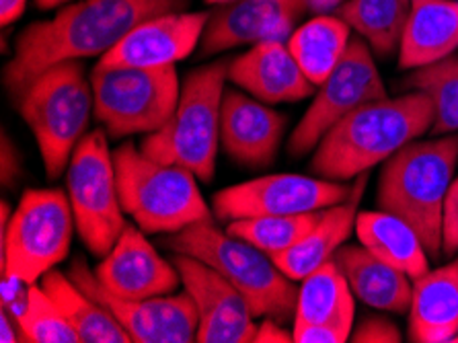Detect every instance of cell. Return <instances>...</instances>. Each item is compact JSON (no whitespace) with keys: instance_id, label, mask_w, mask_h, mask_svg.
<instances>
[{"instance_id":"cell-1","label":"cell","mask_w":458,"mask_h":343,"mask_svg":"<svg viewBox=\"0 0 458 343\" xmlns=\"http://www.w3.org/2000/svg\"><path fill=\"white\" fill-rule=\"evenodd\" d=\"M191 0H76L19 33L15 52L3 70L11 103L19 105L27 89L47 68L66 60L106 56L126 35L165 13L187 11Z\"/></svg>"},{"instance_id":"cell-2","label":"cell","mask_w":458,"mask_h":343,"mask_svg":"<svg viewBox=\"0 0 458 343\" xmlns=\"http://www.w3.org/2000/svg\"><path fill=\"white\" fill-rule=\"evenodd\" d=\"M432 122L434 103L420 90L360 105L321 138L310 173L331 181L356 179L428 134Z\"/></svg>"},{"instance_id":"cell-3","label":"cell","mask_w":458,"mask_h":343,"mask_svg":"<svg viewBox=\"0 0 458 343\" xmlns=\"http://www.w3.org/2000/svg\"><path fill=\"white\" fill-rule=\"evenodd\" d=\"M458 163V134L413 140L385 160L377 204L418 230L429 257L442 253L444 202Z\"/></svg>"},{"instance_id":"cell-4","label":"cell","mask_w":458,"mask_h":343,"mask_svg":"<svg viewBox=\"0 0 458 343\" xmlns=\"http://www.w3.org/2000/svg\"><path fill=\"white\" fill-rule=\"evenodd\" d=\"M163 244L173 253L191 255L218 270L242 294L255 319H274L282 325L294 321L298 300L294 279L263 251L220 230L214 219L165 236Z\"/></svg>"},{"instance_id":"cell-5","label":"cell","mask_w":458,"mask_h":343,"mask_svg":"<svg viewBox=\"0 0 458 343\" xmlns=\"http://www.w3.org/2000/svg\"><path fill=\"white\" fill-rule=\"evenodd\" d=\"M114 163L123 212L147 235H173L212 219L191 171L150 159L130 140L114 150Z\"/></svg>"},{"instance_id":"cell-6","label":"cell","mask_w":458,"mask_h":343,"mask_svg":"<svg viewBox=\"0 0 458 343\" xmlns=\"http://www.w3.org/2000/svg\"><path fill=\"white\" fill-rule=\"evenodd\" d=\"M228 62L193 68L185 76L175 114L161 130L142 136L140 150L166 165H179L199 181H212L220 149V111Z\"/></svg>"},{"instance_id":"cell-7","label":"cell","mask_w":458,"mask_h":343,"mask_svg":"<svg viewBox=\"0 0 458 343\" xmlns=\"http://www.w3.org/2000/svg\"><path fill=\"white\" fill-rule=\"evenodd\" d=\"M17 109L36 138L47 177H60L95 114L91 79L82 60L47 68L31 82Z\"/></svg>"},{"instance_id":"cell-8","label":"cell","mask_w":458,"mask_h":343,"mask_svg":"<svg viewBox=\"0 0 458 343\" xmlns=\"http://www.w3.org/2000/svg\"><path fill=\"white\" fill-rule=\"evenodd\" d=\"M76 230L68 193L62 189H30L21 195L6 228L0 230L3 276L38 284L64 262Z\"/></svg>"},{"instance_id":"cell-9","label":"cell","mask_w":458,"mask_h":343,"mask_svg":"<svg viewBox=\"0 0 458 343\" xmlns=\"http://www.w3.org/2000/svg\"><path fill=\"white\" fill-rule=\"evenodd\" d=\"M95 117L109 138L158 132L175 114L182 81L175 64L155 68H111L91 73Z\"/></svg>"},{"instance_id":"cell-10","label":"cell","mask_w":458,"mask_h":343,"mask_svg":"<svg viewBox=\"0 0 458 343\" xmlns=\"http://www.w3.org/2000/svg\"><path fill=\"white\" fill-rule=\"evenodd\" d=\"M107 138L103 128L87 132L66 169V193L72 206L76 233L91 255L99 259L114 249L128 227Z\"/></svg>"},{"instance_id":"cell-11","label":"cell","mask_w":458,"mask_h":343,"mask_svg":"<svg viewBox=\"0 0 458 343\" xmlns=\"http://www.w3.org/2000/svg\"><path fill=\"white\" fill-rule=\"evenodd\" d=\"M386 87L370 46L352 38L348 50L333 73L317 87L307 114L288 140V155L301 159L317 149L321 138L360 105L385 99Z\"/></svg>"},{"instance_id":"cell-12","label":"cell","mask_w":458,"mask_h":343,"mask_svg":"<svg viewBox=\"0 0 458 343\" xmlns=\"http://www.w3.org/2000/svg\"><path fill=\"white\" fill-rule=\"evenodd\" d=\"M352 187L312 173H276L220 189L212 198V212L222 222L318 212L348 200Z\"/></svg>"},{"instance_id":"cell-13","label":"cell","mask_w":458,"mask_h":343,"mask_svg":"<svg viewBox=\"0 0 458 343\" xmlns=\"http://www.w3.org/2000/svg\"><path fill=\"white\" fill-rule=\"evenodd\" d=\"M66 274L114 314L134 343H196L198 309L185 290L147 300L117 296L97 279L95 270L89 268L85 257H74Z\"/></svg>"},{"instance_id":"cell-14","label":"cell","mask_w":458,"mask_h":343,"mask_svg":"<svg viewBox=\"0 0 458 343\" xmlns=\"http://www.w3.org/2000/svg\"><path fill=\"white\" fill-rule=\"evenodd\" d=\"M173 265L182 276L183 290L198 309L196 343H251L255 341V314L242 294L228 279L199 259L173 253Z\"/></svg>"},{"instance_id":"cell-15","label":"cell","mask_w":458,"mask_h":343,"mask_svg":"<svg viewBox=\"0 0 458 343\" xmlns=\"http://www.w3.org/2000/svg\"><path fill=\"white\" fill-rule=\"evenodd\" d=\"M310 11V0H234L210 13L199 41V58L255 46L259 41H288L298 21Z\"/></svg>"},{"instance_id":"cell-16","label":"cell","mask_w":458,"mask_h":343,"mask_svg":"<svg viewBox=\"0 0 458 343\" xmlns=\"http://www.w3.org/2000/svg\"><path fill=\"white\" fill-rule=\"evenodd\" d=\"M210 13L175 11L142 21L115 47L101 56L99 64L111 68L171 66L196 52Z\"/></svg>"},{"instance_id":"cell-17","label":"cell","mask_w":458,"mask_h":343,"mask_svg":"<svg viewBox=\"0 0 458 343\" xmlns=\"http://www.w3.org/2000/svg\"><path fill=\"white\" fill-rule=\"evenodd\" d=\"M356 321V296L335 259L302 279L294 313V343H345Z\"/></svg>"},{"instance_id":"cell-18","label":"cell","mask_w":458,"mask_h":343,"mask_svg":"<svg viewBox=\"0 0 458 343\" xmlns=\"http://www.w3.org/2000/svg\"><path fill=\"white\" fill-rule=\"evenodd\" d=\"M147 233L128 224L114 249L95 265V276L109 292L131 300L166 296L182 286L173 262H166L147 241Z\"/></svg>"},{"instance_id":"cell-19","label":"cell","mask_w":458,"mask_h":343,"mask_svg":"<svg viewBox=\"0 0 458 343\" xmlns=\"http://www.w3.org/2000/svg\"><path fill=\"white\" fill-rule=\"evenodd\" d=\"M286 116L245 90L226 89L220 111V146L234 163L266 169L280 150Z\"/></svg>"},{"instance_id":"cell-20","label":"cell","mask_w":458,"mask_h":343,"mask_svg":"<svg viewBox=\"0 0 458 343\" xmlns=\"http://www.w3.org/2000/svg\"><path fill=\"white\" fill-rule=\"evenodd\" d=\"M228 81L263 103H296L317 87L302 73L286 41H259L228 62Z\"/></svg>"},{"instance_id":"cell-21","label":"cell","mask_w":458,"mask_h":343,"mask_svg":"<svg viewBox=\"0 0 458 343\" xmlns=\"http://www.w3.org/2000/svg\"><path fill=\"white\" fill-rule=\"evenodd\" d=\"M368 175H358V184L352 187L350 198L342 204L321 210V216L307 235L293 247L276 255L274 262L284 274L294 282H302L323 263L331 262L339 249L344 247L350 235L356 230L358 206L366 187Z\"/></svg>"},{"instance_id":"cell-22","label":"cell","mask_w":458,"mask_h":343,"mask_svg":"<svg viewBox=\"0 0 458 343\" xmlns=\"http://www.w3.org/2000/svg\"><path fill=\"white\" fill-rule=\"evenodd\" d=\"M458 338V257L413 279L409 341L448 343Z\"/></svg>"},{"instance_id":"cell-23","label":"cell","mask_w":458,"mask_h":343,"mask_svg":"<svg viewBox=\"0 0 458 343\" xmlns=\"http://www.w3.org/2000/svg\"><path fill=\"white\" fill-rule=\"evenodd\" d=\"M458 50V0H411L399 44V68L434 64Z\"/></svg>"},{"instance_id":"cell-24","label":"cell","mask_w":458,"mask_h":343,"mask_svg":"<svg viewBox=\"0 0 458 343\" xmlns=\"http://www.w3.org/2000/svg\"><path fill=\"white\" fill-rule=\"evenodd\" d=\"M335 263L348 279L353 296L377 311L405 314L413 294V279L370 253L364 244H344Z\"/></svg>"},{"instance_id":"cell-25","label":"cell","mask_w":458,"mask_h":343,"mask_svg":"<svg viewBox=\"0 0 458 343\" xmlns=\"http://www.w3.org/2000/svg\"><path fill=\"white\" fill-rule=\"evenodd\" d=\"M356 235L360 244H364L370 253L401 270L411 279L429 271V255L418 230L399 216L385 210L358 212Z\"/></svg>"},{"instance_id":"cell-26","label":"cell","mask_w":458,"mask_h":343,"mask_svg":"<svg viewBox=\"0 0 458 343\" xmlns=\"http://www.w3.org/2000/svg\"><path fill=\"white\" fill-rule=\"evenodd\" d=\"M39 284L64 313L68 323L79 333L81 343H134L114 314L79 288L66 271L54 268L41 278Z\"/></svg>"},{"instance_id":"cell-27","label":"cell","mask_w":458,"mask_h":343,"mask_svg":"<svg viewBox=\"0 0 458 343\" xmlns=\"http://www.w3.org/2000/svg\"><path fill=\"white\" fill-rule=\"evenodd\" d=\"M352 27L337 15H318L296 27L288 47L312 85L318 87L348 50Z\"/></svg>"},{"instance_id":"cell-28","label":"cell","mask_w":458,"mask_h":343,"mask_svg":"<svg viewBox=\"0 0 458 343\" xmlns=\"http://www.w3.org/2000/svg\"><path fill=\"white\" fill-rule=\"evenodd\" d=\"M409 11L411 0H345L335 9V15L342 17L374 54L388 58L399 52Z\"/></svg>"},{"instance_id":"cell-29","label":"cell","mask_w":458,"mask_h":343,"mask_svg":"<svg viewBox=\"0 0 458 343\" xmlns=\"http://www.w3.org/2000/svg\"><path fill=\"white\" fill-rule=\"evenodd\" d=\"M405 89L426 93L434 103L432 136L458 134V54L434 64L415 68L405 79Z\"/></svg>"},{"instance_id":"cell-30","label":"cell","mask_w":458,"mask_h":343,"mask_svg":"<svg viewBox=\"0 0 458 343\" xmlns=\"http://www.w3.org/2000/svg\"><path fill=\"white\" fill-rule=\"evenodd\" d=\"M17 321L27 343H81L64 313L47 296L41 284H30L17 304L4 306Z\"/></svg>"},{"instance_id":"cell-31","label":"cell","mask_w":458,"mask_h":343,"mask_svg":"<svg viewBox=\"0 0 458 343\" xmlns=\"http://www.w3.org/2000/svg\"><path fill=\"white\" fill-rule=\"evenodd\" d=\"M321 216L318 212L284 214V216H255V219H239L228 222L226 233L247 241L269 257H276L302 239Z\"/></svg>"},{"instance_id":"cell-32","label":"cell","mask_w":458,"mask_h":343,"mask_svg":"<svg viewBox=\"0 0 458 343\" xmlns=\"http://www.w3.org/2000/svg\"><path fill=\"white\" fill-rule=\"evenodd\" d=\"M350 339L356 343H399L403 341V335L391 319L366 317L352 329Z\"/></svg>"},{"instance_id":"cell-33","label":"cell","mask_w":458,"mask_h":343,"mask_svg":"<svg viewBox=\"0 0 458 343\" xmlns=\"http://www.w3.org/2000/svg\"><path fill=\"white\" fill-rule=\"evenodd\" d=\"M458 251V177L450 184L446 202H444V222H442V253L456 255Z\"/></svg>"},{"instance_id":"cell-34","label":"cell","mask_w":458,"mask_h":343,"mask_svg":"<svg viewBox=\"0 0 458 343\" xmlns=\"http://www.w3.org/2000/svg\"><path fill=\"white\" fill-rule=\"evenodd\" d=\"M21 173H23V167H21V155L17 146L13 144V140L3 132V167H0V177H3V185L11 187L15 185Z\"/></svg>"},{"instance_id":"cell-35","label":"cell","mask_w":458,"mask_h":343,"mask_svg":"<svg viewBox=\"0 0 458 343\" xmlns=\"http://www.w3.org/2000/svg\"><path fill=\"white\" fill-rule=\"evenodd\" d=\"M255 343H294L293 331H286L282 323L274 319H266L257 327Z\"/></svg>"},{"instance_id":"cell-36","label":"cell","mask_w":458,"mask_h":343,"mask_svg":"<svg viewBox=\"0 0 458 343\" xmlns=\"http://www.w3.org/2000/svg\"><path fill=\"white\" fill-rule=\"evenodd\" d=\"M0 327H3V331H0V341L3 343H19L23 341V335H21V329L17 325V321L13 319V314L4 309H0Z\"/></svg>"},{"instance_id":"cell-37","label":"cell","mask_w":458,"mask_h":343,"mask_svg":"<svg viewBox=\"0 0 458 343\" xmlns=\"http://www.w3.org/2000/svg\"><path fill=\"white\" fill-rule=\"evenodd\" d=\"M27 0H0V23L9 27L25 13Z\"/></svg>"},{"instance_id":"cell-38","label":"cell","mask_w":458,"mask_h":343,"mask_svg":"<svg viewBox=\"0 0 458 343\" xmlns=\"http://www.w3.org/2000/svg\"><path fill=\"white\" fill-rule=\"evenodd\" d=\"M345 0H310V11H333Z\"/></svg>"},{"instance_id":"cell-39","label":"cell","mask_w":458,"mask_h":343,"mask_svg":"<svg viewBox=\"0 0 458 343\" xmlns=\"http://www.w3.org/2000/svg\"><path fill=\"white\" fill-rule=\"evenodd\" d=\"M68 3H72V0H36L38 9H41V11H52V9H58V6H62V4H68Z\"/></svg>"},{"instance_id":"cell-40","label":"cell","mask_w":458,"mask_h":343,"mask_svg":"<svg viewBox=\"0 0 458 343\" xmlns=\"http://www.w3.org/2000/svg\"><path fill=\"white\" fill-rule=\"evenodd\" d=\"M208 4H228V3H234V0H206Z\"/></svg>"}]
</instances>
